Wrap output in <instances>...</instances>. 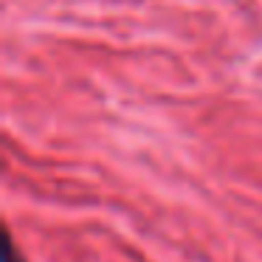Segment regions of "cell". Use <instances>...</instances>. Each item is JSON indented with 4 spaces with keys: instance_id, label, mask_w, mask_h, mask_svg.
<instances>
[{
    "instance_id": "cell-1",
    "label": "cell",
    "mask_w": 262,
    "mask_h": 262,
    "mask_svg": "<svg viewBox=\"0 0 262 262\" xmlns=\"http://www.w3.org/2000/svg\"><path fill=\"white\" fill-rule=\"evenodd\" d=\"M3 262H23V256H20L12 245V237H6V256H3Z\"/></svg>"
}]
</instances>
